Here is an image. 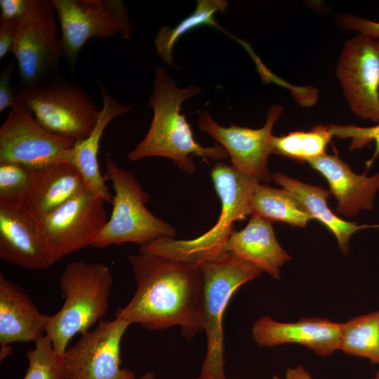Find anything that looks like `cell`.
<instances>
[{"label": "cell", "mask_w": 379, "mask_h": 379, "mask_svg": "<svg viewBox=\"0 0 379 379\" xmlns=\"http://www.w3.org/2000/svg\"><path fill=\"white\" fill-rule=\"evenodd\" d=\"M339 350L379 366V310L342 324Z\"/></svg>", "instance_id": "d4e9b609"}, {"label": "cell", "mask_w": 379, "mask_h": 379, "mask_svg": "<svg viewBox=\"0 0 379 379\" xmlns=\"http://www.w3.org/2000/svg\"><path fill=\"white\" fill-rule=\"evenodd\" d=\"M272 379H313L305 367L298 365L295 368H288L284 378L273 375Z\"/></svg>", "instance_id": "836d02e7"}, {"label": "cell", "mask_w": 379, "mask_h": 379, "mask_svg": "<svg viewBox=\"0 0 379 379\" xmlns=\"http://www.w3.org/2000/svg\"><path fill=\"white\" fill-rule=\"evenodd\" d=\"M226 250L277 280L280 279V267L291 259L279 244L271 222L254 215L244 228L232 231Z\"/></svg>", "instance_id": "44dd1931"}, {"label": "cell", "mask_w": 379, "mask_h": 379, "mask_svg": "<svg viewBox=\"0 0 379 379\" xmlns=\"http://www.w3.org/2000/svg\"><path fill=\"white\" fill-rule=\"evenodd\" d=\"M51 316L41 313L24 289L0 274V360L13 343L36 342L44 335Z\"/></svg>", "instance_id": "e0dca14e"}, {"label": "cell", "mask_w": 379, "mask_h": 379, "mask_svg": "<svg viewBox=\"0 0 379 379\" xmlns=\"http://www.w3.org/2000/svg\"><path fill=\"white\" fill-rule=\"evenodd\" d=\"M375 42H376L377 49H378V53H379V39L375 40Z\"/></svg>", "instance_id": "74e56055"}, {"label": "cell", "mask_w": 379, "mask_h": 379, "mask_svg": "<svg viewBox=\"0 0 379 379\" xmlns=\"http://www.w3.org/2000/svg\"><path fill=\"white\" fill-rule=\"evenodd\" d=\"M341 25L345 29H353L379 39V22L362 18L353 15H346L341 18Z\"/></svg>", "instance_id": "1f68e13d"}, {"label": "cell", "mask_w": 379, "mask_h": 379, "mask_svg": "<svg viewBox=\"0 0 379 379\" xmlns=\"http://www.w3.org/2000/svg\"><path fill=\"white\" fill-rule=\"evenodd\" d=\"M337 77L352 112L379 123V53L375 39L359 34L343 46Z\"/></svg>", "instance_id": "5bb4252c"}, {"label": "cell", "mask_w": 379, "mask_h": 379, "mask_svg": "<svg viewBox=\"0 0 379 379\" xmlns=\"http://www.w3.org/2000/svg\"><path fill=\"white\" fill-rule=\"evenodd\" d=\"M85 187L79 171L65 161L32 170L21 208L39 222Z\"/></svg>", "instance_id": "ac0fdd59"}, {"label": "cell", "mask_w": 379, "mask_h": 379, "mask_svg": "<svg viewBox=\"0 0 379 379\" xmlns=\"http://www.w3.org/2000/svg\"><path fill=\"white\" fill-rule=\"evenodd\" d=\"M333 137L329 126H318L309 131H293L270 140L272 154L297 161H309L324 154Z\"/></svg>", "instance_id": "484cf974"}, {"label": "cell", "mask_w": 379, "mask_h": 379, "mask_svg": "<svg viewBox=\"0 0 379 379\" xmlns=\"http://www.w3.org/2000/svg\"><path fill=\"white\" fill-rule=\"evenodd\" d=\"M75 143L48 131L27 109L15 105L0 128V164L39 169L60 161Z\"/></svg>", "instance_id": "7c38bea8"}, {"label": "cell", "mask_w": 379, "mask_h": 379, "mask_svg": "<svg viewBox=\"0 0 379 379\" xmlns=\"http://www.w3.org/2000/svg\"><path fill=\"white\" fill-rule=\"evenodd\" d=\"M228 6L226 0H197L194 11L175 27L161 26L154 43L156 51L166 65L174 67L173 49L178 40L186 33L202 26L222 29L215 20L218 13H223Z\"/></svg>", "instance_id": "cb8c5ba5"}, {"label": "cell", "mask_w": 379, "mask_h": 379, "mask_svg": "<svg viewBox=\"0 0 379 379\" xmlns=\"http://www.w3.org/2000/svg\"><path fill=\"white\" fill-rule=\"evenodd\" d=\"M251 215L270 222L281 221L303 227L312 219L302 204L285 190L258 183L251 201Z\"/></svg>", "instance_id": "603a6c76"}, {"label": "cell", "mask_w": 379, "mask_h": 379, "mask_svg": "<svg viewBox=\"0 0 379 379\" xmlns=\"http://www.w3.org/2000/svg\"><path fill=\"white\" fill-rule=\"evenodd\" d=\"M282 111L281 105H272L268 109L265 124L262 128L253 129L234 124L222 126L206 109L199 115L198 125L226 150L233 168L260 182H269L271 177L268 157L272 154V130Z\"/></svg>", "instance_id": "4fadbf2b"}, {"label": "cell", "mask_w": 379, "mask_h": 379, "mask_svg": "<svg viewBox=\"0 0 379 379\" xmlns=\"http://www.w3.org/2000/svg\"><path fill=\"white\" fill-rule=\"evenodd\" d=\"M96 82L103 101L98 122L91 134L67 149L60 161L72 165L81 174L90 190L105 202L112 203L113 196L110 194L105 184L106 179L100 169V143L107 126L114 118L130 111L131 108L114 99L100 80L96 79Z\"/></svg>", "instance_id": "d6986e66"}, {"label": "cell", "mask_w": 379, "mask_h": 379, "mask_svg": "<svg viewBox=\"0 0 379 379\" xmlns=\"http://www.w3.org/2000/svg\"><path fill=\"white\" fill-rule=\"evenodd\" d=\"M342 324L320 317L281 322L263 316L254 321L251 333L260 347L299 344L321 357H328L339 350Z\"/></svg>", "instance_id": "9a60e30c"}, {"label": "cell", "mask_w": 379, "mask_h": 379, "mask_svg": "<svg viewBox=\"0 0 379 379\" xmlns=\"http://www.w3.org/2000/svg\"><path fill=\"white\" fill-rule=\"evenodd\" d=\"M329 127L333 136L351 138L350 150L361 149L371 142L375 143L373 155L370 160L366 161L367 171L379 155V123L370 127H360L355 125H329Z\"/></svg>", "instance_id": "f1b7e54d"}, {"label": "cell", "mask_w": 379, "mask_h": 379, "mask_svg": "<svg viewBox=\"0 0 379 379\" xmlns=\"http://www.w3.org/2000/svg\"><path fill=\"white\" fill-rule=\"evenodd\" d=\"M36 0H1L0 20L18 22L33 8Z\"/></svg>", "instance_id": "f546056e"}, {"label": "cell", "mask_w": 379, "mask_h": 379, "mask_svg": "<svg viewBox=\"0 0 379 379\" xmlns=\"http://www.w3.org/2000/svg\"><path fill=\"white\" fill-rule=\"evenodd\" d=\"M378 227H379V225H378Z\"/></svg>", "instance_id": "f35d334b"}, {"label": "cell", "mask_w": 379, "mask_h": 379, "mask_svg": "<svg viewBox=\"0 0 379 379\" xmlns=\"http://www.w3.org/2000/svg\"><path fill=\"white\" fill-rule=\"evenodd\" d=\"M34 343V349L25 352L29 366L23 379H66L62 356L50 338L45 334Z\"/></svg>", "instance_id": "4316f807"}, {"label": "cell", "mask_w": 379, "mask_h": 379, "mask_svg": "<svg viewBox=\"0 0 379 379\" xmlns=\"http://www.w3.org/2000/svg\"><path fill=\"white\" fill-rule=\"evenodd\" d=\"M211 176L221 203L216 223L192 239H157L140 246L139 253L198 264L218 260L227 253V244L234 222L251 215V198L260 181L222 161L213 165Z\"/></svg>", "instance_id": "3957f363"}, {"label": "cell", "mask_w": 379, "mask_h": 379, "mask_svg": "<svg viewBox=\"0 0 379 379\" xmlns=\"http://www.w3.org/2000/svg\"><path fill=\"white\" fill-rule=\"evenodd\" d=\"M57 20L51 0H36L17 23L11 52L18 62L21 86L32 87L55 76L61 58Z\"/></svg>", "instance_id": "9c48e42d"}, {"label": "cell", "mask_w": 379, "mask_h": 379, "mask_svg": "<svg viewBox=\"0 0 379 379\" xmlns=\"http://www.w3.org/2000/svg\"><path fill=\"white\" fill-rule=\"evenodd\" d=\"M0 258L30 270H44L56 261L38 222L22 208L0 207Z\"/></svg>", "instance_id": "2e32d148"}, {"label": "cell", "mask_w": 379, "mask_h": 379, "mask_svg": "<svg viewBox=\"0 0 379 379\" xmlns=\"http://www.w3.org/2000/svg\"><path fill=\"white\" fill-rule=\"evenodd\" d=\"M105 203L86 186L38 222L56 262L92 246L107 222Z\"/></svg>", "instance_id": "30bf717a"}, {"label": "cell", "mask_w": 379, "mask_h": 379, "mask_svg": "<svg viewBox=\"0 0 379 379\" xmlns=\"http://www.w3.org/2000/svg\"><path fill=\"white\" fill-rule=\"evenodd\" d=\"M197 379H217L215 377L208 374H201Z\"/></svg>", "instance_id": "d590c367"}, {"label": "cell", "mask_w": 379, "mask_h": 379, "mask_svg": "<svg viewBox=\"0 0 379 379\" xmlns=\"http://www.w3.org/2000/svg\"><path fill=\"white\" fill-rule=\"evenodd\" d=\"M371 379H379V371L375 373V376Z\"/></svg>", "instance_id": "8d00e7d4"}, {"label": "cell", "mask_w": 379, "mask_h": 379, "mask_svg": "<svg viewBox=\"0 0 379 379\" xmlns=\"http://www.w3.org/2000/svg\"><path fill=\"white\" fill-rule=\"evenodd\" d=\"M51 1L61 30L60 56L72 67L90 39H107L117 33L125 39L131 36L132 23L123 1Z\"/></svg>", "instance_id": "ba28073f"}, {"label": "cell", "mask_w": 379, "mask_h": 379, "mask_svg": "<svg viewBox=\"0 0 379 379\" xmlns=\"http://www.w3.org/2000/svg\"><path fill=\"white\" fill-rule=\"evenodd\" d=\"M128 261L135 292L117 317L152 331L179 326L187 340L204 331L199 264L142 253L130 255Z\"/></svg>", "instance_id": "6da1fadb"}, {"label": "cell", "mask_w": 379, "mask_h": 379, "mask_svg": "<svg viewBox=\"0 0 379 379\" xmlns=\"http://www.w3.org/2000/svg\"><path fill=\"white\" fill-rule=\"evenodd\" d=\"M138 379H156L154 375L151 372H147Z\"/></svg>", "instance_id": "e575fe53"}, {"label": "cell", "mask_w": 379, "mask_h": 379, "mask_svg": "<svg viewBox=\"0 0 379 379\" xmlns=\"http://www.w3.org/2000/svg\"><path fill=\"white\" fill-rule=\"evenodd\" d=\"M199 265L203 274V323L207 343L201 374L226 379L222 326L225 311L236 291L263 272L230 253Z\"/></svg>", "instance_id": "52a82bcc"}, {"label": "cell", "mask_w": 379, "mask_h": 379, "mask_svg": "<svg viewBox=\"0 0 379 379\" xmlns=\"http://www.w3.org/2000/svg\"><path fill=\"white\" fill-rule=\"evenodd\" d=\"M106 180L114 191L111 216L97 236L92 247L135 243L142 246L161 237H175L177 232L169 223L154 216L146 207L149 194L142 190L134 175L107 157Z\"/></svg>", "instance_id": "8992f818"}, {"label": "cell", "mask_w": 379, "mask_h": 379, "mask_svg": "<svg viewBox=\"0 0 379 379\" xmlns=\"http://www.w3.org/2000/svg\"><path fill=\"white\" fill-rule=\"evenodd\" d=\"M201 91L195 86L179 88L164 67H157L149 101L153 118L145 138L128 154V159L136 161L146 157H166L188 174L197 171L193 156L217 162L227 159V152L219 144L199 145L185 116L180 113L182 104Z\"/></svg>", "instance_id": "7a4b0ae2"}, {"label": "cell", "mask_w": 379, "mask_h": 379, "mask_svg": "<svg viewBox=\"0 0 379 379\" xmlns=\"http://www.w3.org/2000/svg\"><path fill=\"white\" fill-rule=\"evenodd\" d=\"M271 178L296 198L312 218L318 220L334 234L342 253L345 255L350 251V238L355 232L363 228L375 227L360 225L338 217L327 204L329 190L305 184L279 172L272 174Z\"/></svg>", "instance_id": "7402d4cb"}, {"label": "cell", "mask_w": 379, "mask_h": 379, "mask_svg": "<svg viewBox=\"0 0 379 379\" xmlns=\"http://www.w3.org/2000/svg\"><path fill=\"white\" fill-rule=\"evenodd\" d=\"M15 94L16 105L27 109L46 130L76 142L91 134L101 111L83 88L58 77L16 88Z\"/></svg>", "instance_id": "5b68a950"}, {"label": "cell", "mask_w": 379, "mask_h": 379, "mask_svg": "<svg viewBox=\"0 0 379 379\" xmlns=\"http://www.w3.org/2000/svg\"><path fill=\"white\" fill-rule=\"evenodd\" d=\"M307 162L326 179L330 193L337 200L338 213L352 217L361 210H372L379 190V173L371 177L366 176V172L357 175L337 155L326 153Z\"/></svg>", "instance_id": "ffe728a7"}, {"label": "cell", "mask_w": 379, "mask_h": 379, "mask_svg": "<svg viewBox=\"0 0 379 379\" xmlns=\"http://www.w3.org/2000/svg\"><path fill=\"white\" fill-rule=\"evenodd\" d=\"M131 324L117 317L100 320L62 356L66 379H135V373L121 368V343Z\"/></svg>", "instance_id": "8fae6325"}, {"label": "cell", "mask_w": 379, "mask_h": 379, "mask_svg": "<svg viewBox=\"0 0 379 379\" xmlns=\"http://www.w3.org/2000/svg\"><path fill=\"white\" fill-rule=\"evenodd\" d=\"M60 281L65 301L51 316L46 335L55 351L63 356L73 337L89 331L105 317L113 277L103 263L79 260L67 265Z\"/></svg>", "instance_id": "277c9868"}, {"label": "cell", "mask_w": 379, "mask_h": 379, "mask_svg": "<svg viewBox=\"0 0 379 379\" xmlns=\"http://www.w3.org/2000/svg\"><path fill=\"white\" fill-rule=\"evenodd\" d=\"M32 171L16 164H0V207L21 208Z\"/></svg>", "instance_id": "83f0119b"}, {"label": "cell", "mask_w": 379, "mask_h": 379, "mask_svg": "<svg viewBox=\"0 0 379 379\" xmlns=\"http://www.w3.org/2000/svg\"><path fill=\"white\" fill-rule=\"evenodd\" d=\"M13 60L0 74V112L16 105L15 89L11 85V77L14 71Z\"/></svg>", "instance_id": "4dcf8cb0"}, {"label": "cell", "mask_w": 379, "mask_h": 379, "mask_svg": "<svg viewBox=\"0 0 379 379\" xmlns=\"http://www.w3.org/2000/svg\"><path fill=\"white\" fill-rule=\"evenodd\" d=\"M18 22L0 20V59L11 51Z\"/></svg>", "instance_id": "d6a6232c"}]
</instances>
